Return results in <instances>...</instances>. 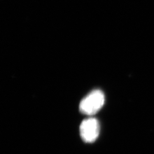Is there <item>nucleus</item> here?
Returning a JSON list of instances; mask_svg holds the SVG:
<instances>
[{"mask_svg":"<svg viewBox=\"0 0 154 154\" xmlns=\"http://www.w3.org/2000/svg\"><path fill=\"white\" fill-rule=\"evenodd\" d=\"M80 135L83 141L92 143L98 137L100 131L99 122L93 118H90L82 122L80 128Z\"/></svg>","mask_w":154,"mask_h":154,"instance_id":"2","label":"nucleus"},{"mask_svg":"<svg viewBox=\"0 0 154 154\" xmlns=\"http://www.w3.org/2000/svg\"><path fill=\"white\" fill-rule=\"evenodd\" d=\"M105 99L104 94L102 91L94 90L82 100L79 104V110L84 114L94 115L102 107Z\"/></svg>","mask_w":154,"mask_h":154,"instance_id":"1","label":"nucleus"}]
</instances>
